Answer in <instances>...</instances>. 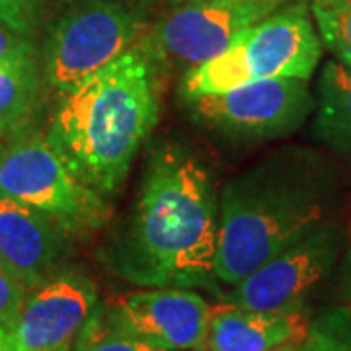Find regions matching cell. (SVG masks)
<instances>
[{
  "label": "cell",
  "mask_w": 351,
  "mask_h": 351,
  "mask_svg": "<svg viewBox=\"0 0 351 351\" xmlns=\"http://www.w3.org/2000/svg\"><path fill=\"white\" fill-rule=\"evenodd\" d=\"M59 351H71V346H66V348H63V350H59Z\"/></svg>",
  "instance_id": "cell-25"
},
{
  "label": "cell",
  "mask_w": 351,
  "mask_h": 351,
  "mask_svg": "<svg viewBox=\"0 0 351 351\" xmlns=\"http://www.w3.org/2000/svg\"><path fill=\"white\" fill-rule=\"evenodd\" d=\"M184 101L197 125L234 141L285 137L314 108L306 80L299 78H269Z\"/></svg>",
  "instance_id": "cell-6"
},
{
  "label": "cell",
  "mask_w": 351,
  "mask_h": 351,
  "mask_svg": "<svg viewBox=\"0 0 351 351\" xmlns=\"http://www.w3.org/2000/svg\"><path fill=\"white\" fill-rule=\"evenodd\" d=\"M141 34L135 14L121 4L92 2L63 16L45 43V78L63 94L133 47Z\"/></svg>",
  "instance_id": "cell-8"
},
{
  "label": "cell",
  "mask_w": 351,
  "mask_h": 351,
  "mask_svg": "<svg viewBox=\"0 0 351 351\" xmlns=\"http://www.w3.org/2000/svg\"><path fill=\"white\" fill-rule=\"evenodd\" d=\"M98 304L94 279L76 269H59L32 287L10 324L16 351H59L73 339Z\"/></svg>",
  "instance_id": "cell-10"
},
{
  "label": "cell",
  "mask_w": 351,
  "mask_h": 351,
  "mask_svg": "<svg viewBox=\"0 0 351 351\" xmlns=\"http://www.w3.org/2000/svg\"><path fill=\"white\" fill-rule=\"evenodd\" d=\"M283 0H182L141 45L154 63L184 73L217 57L246 27L276 12Z\"/></svg>",
  "instance_id": "cell-7"
},
{
  "label": "cell",
  "mask_w": 351,
  "mask_h": 351,
  "mask_svg": "<svg viewBox=\"0 0 351 351\" xmlns=\"http://www.w3.org/2000/svg\"><path fill=\"white\" fill-rule=\"evenodd\" d=\"M0 351H16L10 338V326H0Z\"/></svg>",
  "instance_id": "cell-22"
},
{
  "label": "cell",
  "mask_w": 351,
  "mask_h": 351,
  "mask_svg": "<svg viewBox=\"0 0 351 351\" xmlns=\"http://www.w3.org/2000/svg\"><path fill=\"white\" fill-rule=\"evenodd\" d=\"M350 260H351V254H350Z\"/></svg>",
  "instance_id": "cell-27"
},
{
  "label": "cell",
  "mask_w": 351,
  "mask_h": 351,
  "mask_svg": "<svg viewBox=\"0 0 351 351\" xmlns=\"http://www.w3.org/2000/svg\"><path fill=\"white\" fill-rule=\"evenodd\" d=\"M106 304L121 326L162 350L205 348L211 306L191 289L143 287Z\"/></svg>",
  "instance_id": "cell-11"
},
{
  "label": "cell",
  "mask_w": 351,
  "mask_h": 351,
  "mask_svg": "<svg viewBox=\"0 0 351 351\" xmlns=\"http://www.w3.org/2000/svg\"><path fill=\"white\" fill-rule=\"evenodd\" d=\"M27 289L0 265V326H10L20 313Z\"/></svg>",
  "instance_id": "cell-20"
},
{
  "label": "cell",
  "mask_w": 351,
  "mask_h": 351,
  "mask_svg": "<svg viewBox=\"0 0 351 351\" xmlns=\"http://www.w3.org/2000/svg\"><path fill=\"white\" fill-rule=\"evenodd\" d=\"M341 63H346V64H351V57H350V59H343V61H341Z\"/></svg>",
  "instance_id": "cell-24"
},
{
  "label": "cell",
  "mask_w": 351,
  "mask_h": 351,
  "mask_svg": "<svg viewBox=\"0 0 351 351\" xmlns=\"http://www.w3.org/2000/svg\"><path fill=\"white\" fill-rule=\"evenodd\" d=\"M318 137L338 149L351 147V64L330 61L320 76Z\"/></svg>",
  "instance_id": "cell-15"
},
{
  "label": "cell",
  "mask_w": 351,
  "mask_h": 351,
  "mask_svg": "<svg viewBox=\"0 0 351 351\" xmlns=\"http://www.w3.org/2000/svg\"><path fill=\"white\" fill-rule=\"evenodd\" d=\"M330 180L311 152L285 151L228 180L219 195L215 279L237 285L324 223Z\"/></svg>",
  "instance_id": "cell-3"
},
{
  "label": "cell",
  "mask_w": 351,
  "mask_h": 351,
  "mask_svg": "<svg viewBox=\"0 0 351 351\" xmlns=\"http://www.w3.org/2000/svg\"><path fill=\"white\" fill-rule=\"evenodd\" d=\"M191 351H207L205 348H199V350H191Z\"/></svg>",
  "instance_id": "cell-26"
},
{
  "label": "cell",
  "mask_w": 351,
  "mask_h": 351,
  "mask_svg": "<svg viewBox=\"0 0 351 351\" xmlns=\"http://www.w3.org/2000/svg\"><path fill=\"white\" fill-rule=\"evenodd\" d=\"M36 57V49L29 41V36H24L8 25L0 24V64Z\"/></svg>",
  "instance_id": "cell-21"
},
{
  "label": "cell",
  "mask_w": 351,
  "mask_h": 351,
  "mask_svg": "<svg viewBox=\"0 0 351 351\" xmlns=\"http://www.w3.org/2000/svg\"><path fill=\"white\" fill-rule=\"evenodd\" d=\"M320 55V38L306 6H287L246 27L217 57L186 71L182 98L219 94L269 78L308 80Z\"/></svg>",
  "instance_id": "cell-4"
},
{
  "label": "cell",
  "mask_w": 351,
  "mask_h": 351,
  "mask_svg": "<svg viewBox=\"0 0 351 351\" xmlns=\"http://www.w3.org/2000/svg\"><path fill=\"white\" fill-rule=\"evenodd\" d=\"M0 24L29 36L38 24V0H0Z\"/></svg>",
  "instance_id": "cell-19"
},
{
  "label": "cell",
  "mask_w": 351,
  "mask_h": 351,
  "mask_svg": "<svg viewBox=\"0 0 351 351\" xmlns=\"http://www.w3.org/2000/svg\"><path fill=\"white\" fill-rule=\"evenodd\" d=\"M311 320L302 308L254 311L232 302L211 306L207 351H277L306 338Z\"/></svg>",
  "instance_id": "cell-13"
},
{
  "label": "cell",
  "mask_w": 351,
  "mask_h": 351,
  "mask_svg": "<svg viewBox=\"0 0 351 351\" xmlns=\"http://www.w3.org/2000/svg\"><path fill=\"white\" fill-rule=\"evenodd\" d=\"M219 240V195L199 158L180 145L151 154L137 201L101 260L138 287H211Z\"/></svg>",
  "instance_id": "cell-1"
},
{
  "label": "cell",
  "mask_w": 351,
  "mask_h": 351,
  "mask_svg": "<svg viewBox=\"0 0 351 351\" xmlns=\"http://www.w3.org/2000/svg\"><path fill=\"white\" fill-rule=\"evenodd\" d=\"M339 246L338 226L322 223L232 285L225 302L254 311L302 308L306 295L332 271Z\"/></svg>",
  "instance_id": "cell-9"
},
{
  "label": "cell",
  "mask_w": 351,
  "mask_h": 351,
  "mask_svg": "<svg viewBox=\"0 0 351 351\" xmlns=\"http://www.w3.org/2000/svg\"><path fill=\"white\" fill-rule=\"evenodd\" d=\"M69 239L49 215L0 193V265L27 291L59 271Z\"/></svg>",
  "instance_id": "cell-12"
},
{
  "label": "cell",
  "mask_w": 351,
  "mask_h": 351,
  "mask_svg": "<svg viewBox=\"0 0 351 351\" xmlns=\"http://www.w3.org/2000/svg\"><path fill=\"white\" fill-rule=\"evenodd\" d=\"M0 193L49 215L69 237H86L110 217L106 197L34 131L0 138Z\"/></svg>",
  "instance_id": "cell-5"
},
{
  "label": "cell",
  "mask_w": 351,
  "mask_h": 351,
  "mask_svg": "<svg viewBox=\"0 0 351 351\" xmlns=\"http://www.w3.org/2000/svg\"><path fill=\"white\" fill-rule=\"evenodd\" d=\"M59 96L45 137L84 184L113 195L158 121L149 51L133 45Z\"/></svg>",
  "instance_id": "cell-2"
},
{
  "label": "cell",
  "mask_w": 351,
  "mask_h": 351,
  "mask_svg": "<svg viewBox=\"0 0 351 351\" xmlns=\"http://www.w3.org/2000/svg\"><path fill=\"white\" fill-rule=\"evenodd\" d=\"M304 339L299 341V343H291V346H287V348H281V350H277V351H304Z\"/></svg>",
  "instance_id": "cell-23"
},
{
  "label": "cell",
  "mask_w": 351,
  "mask_h": 351,
  "mask_svg": "<svg viewBox=\"0 0 351 351\" xmlns=\"http://www.w3.org/2000/svg\"><path fill=\"white\" fill-rule=\"evenodd\" d=\"M41 101L36 57L0 64V138L29 131Z\"/></svg>",
  "instance_id": "cell-14"
},
{
  "label": "cell",
  "mask_w": 351,
  "mask_h": 351,
  "mask_svg": "<svg viewBox=\"0 0 351 351\" xmlns=\"http://www.w3.org/2000/svg\"><path fill=\"white\" fill-rule=\"evenodd\" d=\"M304 351H351V308H336L311 322Z\"/></svg>",
  "instance_id": "cell-18"
},
{
  "label": "cell",
  "mask_w": 351,
  "mask_h": 351,
  "mask_svg": "<svg viewBox=\"0 0 351 351\" xmlns=\"http://www.w3.org/2000/svg\"><path fill=\"white\" fill-rule=\"evenodd\" d=\"M313 16L320 36L339 61L351 57V0H313Z\"/></svg>",
  "instance_id": "cell-17"
},
{
  "label": "cell",
  "mask_w": 351,
  "mask_h": 351,
  "mask_svg": "<svg viewBox=\"0 0 351 351\" xmlns=\"http://www.w3.org/2000/svg\"><path fill=\"white\" fill-rule=\"evenodd\" d=\"M71 351H166L123 328L100 302L88 314L84 324L73 339Z\"/></svg>",
  "instance_id": "cell-16"
}]
</instances>
